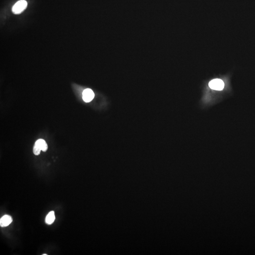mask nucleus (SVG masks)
<instances>
[{
    "label": "nucleus",
    "instance_id": "obj_1",
    "mask_svg": "<svg viewBox=\"0 0 255 255\" xmlns=\"http://www.w3.org/2000/svg\"><path fill=\"white\" fill-rule=\"evenodd\" d=\"M28 3L25 0H20L17 1L12 7V11L14 14H18L24 11L27 8Z\"/></svg>",
    "mask_w": 255,
    "mask_h": 255
},
{
    "label": "nucleus",
    "instance_id": "obj_2",
    "mask_svg": "<svg viewBox=\"0 0 255 255\" xmlns=\"http://www.w3.org/2000/svg\"><path fill=\"white\" fill-rule=\"evenodd\" d=\"M209 86L211 89L216 90H222L224 88L225 84L222 80L216 78L213 79L209 82Z\"/></svg>",
    "mask_w": 255,
    "mask_h": 255
},
{
    "label": "nucleus",
    "instance_id": "obj_3",
    "mask_svg": "<svg viewBox=\"0 0 255 255\" xmlns=\"http://www.w3.org/2000/svg\"><path fill=\"white\" fill-rule=\"evenodd\" d=\"M95 97V94L91 89L87 88L84 90L82 94L83 99L85 102L88 103L91 101Z\"/></svg>",
    "mask_w": 255,
    "mask_h": 255
},
{
    "label": "nucleus",
    "instance_id": "obj_4",
    "mask_svg": "<svg viewBox=\"0 0 255 255\" xmlns=\"http://www.w3.org/2000/svg\"><path fill=\"white\" fill-rule=\"evenodd\" d=\"M12 219L11 216L8 215H5L1 217L0 220V225L1 227H6L11 223Z\"/></svg>",
    "mask_w": 255,
    "mask_h": 255
},
{
    "label": "nucleus",
    "instance_id": "obj_5",
    "mask_svg": "<svg viewBox=\"0 0 255 255\" xmlns=\"http://www.w3.org/2000/svg\"><path fill=\"white\" fill-rule=\"evenodd\" d=\"M35 145L37 146L42 151L46 152L48 149V146L46 142L44 139H39L35 142Z\"/></svg>",
    "mask_w": 255,
    "mask_h": 255
},
{
    "label": "nucleus",
    "instance_id": "obj_6",
    "mask_svg": "<svg viewBox=\"0 0 255 255\" xmlns=\"http://www.w3.org/2000/svg\"><path fill=\"white\" fill-rule=\"evenodd\" d=\"M55 216L54 211H51L47 215L45 218V222L47 225H51L55 220Z\"/></svg>",
    "mask_w": 255,
    "mask_h": 255
},
{
    "label": "nucleus",
    "instance_id": "obj_7",
    "mask_svg": "<svg viewBox=\"0 0 255 255\" xmlns=\"http://www.w3.org/2000/svg\"><path fill=\"white\" fill-rule=\"evenodd\" d=\"M41 151V150L40 148L37 146L35 144L34 148H33V153H34V154L36 155H39V154H40Z\"/></svg>",
    "mask_w": 255,
    "mask_h": 255
}]
</instances>
